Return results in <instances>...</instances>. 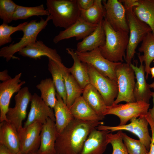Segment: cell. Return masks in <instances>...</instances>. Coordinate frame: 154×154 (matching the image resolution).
<instances>
[{"instance_id": "cell-1", "label": "cell", "mask_w": 154, "mask_h": 154, "mask_svg": "<svg viewBox=\"0 0 154 154\" xmlns=\"http://www.w3.org/2000/svg\"><path fill=\"white\" fill-rule=\"evenodd\" d=\"M101 121H85L74 118L63 130L57 134L55 143L56 154H79L91 132Z\"/></svg>"}, {"instance_id": "cell-2", "label": "cell", "mask_w": 154, "mask_h": 154, "mask_svg": "<svg viewBox=\"0 0 154 154\" xmlns=\"http://www.w3.org/2000/svg\"><path fill=\"white\" fill-rule=\"evenodd\" d=\"M103 23L106 41L104 44L100 47L102 55L110 61L122 62L125 57L129 33L122 30L115 31L104 19Z\"/></svg>"}, {"instance_id": "cell-3", "label": "cell", "mask_w": 154, "mask_h": 154, "mask_svg": "<svg viewBox=\"0 0 154 154\" xmlns=\"http://www.w3.org/2000/svg\"><path fill=\"white\" fill-rule=\"evenodd\" d=\"M46 5L56 27L66 29L80 18L81 10L76 0H47Z\"/></svg>"}, {"instance_id": "cell-4", "label": "cell", "mask_w": 154, "mask_h": 154, "mask_svg": "<svg viewBox=\"0 0 154 154\" xmlns=\"http://www.w3.org/2000/svg\"><path fill=\"white\" fill-rule=\"evenodd\" d=\"M52 19L51 16L49 15L45 19L41 18L39 21L33 20L29 22L23 29V35L20 41L1 48L0 56L5 58L7 62L11 58L17 59V57L14 56V54L30 44L36 42L39 33L45 28L48 21Z\"/></svg>"}, {"instance_id": "cell-5", "label": "cell", "mask_w": 154, "mask_h": 154, "mask_svg": "<svg viewBox=\"0 0 154 154\" xmlns=\"http://www.w3.org/2000/svg\"><path fill=\"white\" fill-rule=\"evenodd\" d=\"M133 8L126 9V15L129 29L128 43L126 50L125 60L126 63L130 64L136 52L138 44L146 35L152 32L150 27L139 19L133 11Z\"/></svg>"}, {"instance_id": "cell-6", "label": "cell", "mask_w": 154, "mask_h": 154, "mask_svg": "<svg viewBox=\"0 0 154 154\" xmlns=\"http://www.w3.org/2000/svg\"><path fill=\"white\" fill-rule=\"evenodd\" d=\"M115 73L118 92L113 104H117L122 101L126 102H136L133 94L135 77L130 64L121 62L116 66Z\"/></svg>"}, {"instance_id": "cell-7", "label": "cell", "mask_w": 154, "mask_h": 154, "mask_svg": "<svg viewBox=\"0 0 154 154\" xmlns=\"http://www.w3.org/2000/svg\"><path fill=\"white\" fill-rule=\"evenodd\" d=\"M149 105V103L142 101L112 104L107 106L103 114L105 116L110 114L116 116L120 119L119 125H123L133 118L145 117L148 112Z\"/></svg>"}, {"instance_id": "cell-8", "label": "cell", "mask_w": 154, "mask_h": 154, "mask_svg": "<svg viewBox=\"0 0 154 154\" xmlns=\"http://www.w3.org/2000/svg\"><path fill=\"white\" fill-rule=\"evenodd\" d=\"M75 51L82 62L91 65L99 73L117 83L115 69L121 62H112L105 58L102 55L100 47L85 52Z\"/></svg>"}, {"instance_id": "cell-9", "label": "cell", "mask_w": 154, "mask_h": 154, "mask_svg": "<svg viewBox=\"0 0 154 154\" xmlns=\"http://www.w3.org/2000/svg\"><path fill=\"white\" fill-rule=\"evenodd\" d=\"M87 64L90 83L98 90L107 106L112 105L118 94L117 83L99 73L91 65Z\"/></svg>"}, {"instance_id": "cell-10", "label": "cell", "mask_w": 154, "mask_h": 154, "mask_svg": "<svg viewBox=\"0 0 154 154\" xmlns=\"http://www.w3.org/2000/svg\"><path fill=\"white\" fill-rule=\"evenodd\" d=\"M130 123L123 125L109 126L100 125L96 129L99 130H108L110 132L125 130L136 135L149 151L150 147L151 137L149 135L148 122L145 117L133 118L130 120Z\"/></svg>"}, {"instance_id": "cell-11", "label": "cell", "mask_w": 154, "mask_h": 154, "mask_svg": "<svg viewBox=\"0 0 154 154\" xmlns=\"http://www.w3.org/2000/svg\"><path fill=\"white\" fill-rule=\"evenodd\" d=\"M32 96L28 87H23L15 96L14 107L9 108L6 114L7 121L17 130L23 127L22 122L26 117L27 107Z\"/></svg>"}, {"instance_id": "cell-12", "label": "cell", "mask_w": 154, "mask_h": 154, "mask_svg": "<svg viewBox=\"0 0 154 154\" xmlns=\"http://www.w3.org/2000/svg\"><path fill=\"white\" fill-rule=\"evenodd\" d=\"M42 125L41 123L35 122L17 130L20 140V154H37L40 145Z\"/></svg>"}, {"instance_id": "cell-13", "label": "cell", "mask_w": 154, "mask_h": 154, "mask_svg": "<svg viewBox=\"0 0 154 154\" xmlns=\"http://www.w3.org/2000/svg\"><path fill=\"white\" fill-rule=\"evenodd\" d=\"M105 19L115 31L122 30L129 33L126 9L119 0L102 1Z\"/></svg>"}, {"instance_id": "cell-14", "label": "cell", "mask_w": 154, "mask_h": 154, "mask_svg": "<svg viewBox=\"0 0 154 154\" xmlns=\"http://www.w3.org/2000/svg\"><path fill=\"white\" fill-rule=\"evenodd\" d=\"M22 73L16 75L13 78L0 84V122L7 121L6 114L9 109L11 98L17 93L25 83L20 79Z\"/></svg>"}, {"instance_id": "cell-15", "label": "cell", "mask_w": 154, "mask_h": 154, "mask_svg": "<svg viewBox=\"0 0 154 154\" xmlns=\"http://www.w3.org/2000/svg\"><path fill=\"white\" fill-rule=\"evenodd\" d=\"M31 102L30 111L23 127H27L35 122L43 124L48 118L55 122L54 112L52 108L47 105L37 94L33 95Z\"/></svg>"}, {"instance_id": "cell-16", "label": "cell", "mask_w": 154, "mask_h": 154, "mask_svg": "<svg viewBox=\"0 0 154 154\" xmlns=\"http://www.w3.org/2000/svg\"><path fill=\"white\" fill-rule=\"evenodd\" d=\"M97 25H93L86 21L80 17L72 25L60 31L53 39L56 44L64 39L75 37L77 40L84 39L91 34L96 29Z\"/></svg>"}, {"instance_id": "cell-17", "label": "cell", "mask_w": 154, "mask_h": 154, "mask_svg": "<svg viewBox=\"0 0 154 154\" xmlns=\"http://www.w3.org/2000/svg\"><path fill=\"white\" fill-rule=\"evenodd\" d=\"M108 130L94 129L85 141L79 154H103L108 144L107 135Z\"/></svg>"}, {"instance_id": "cell-18", "label": "cell", "mask_w": 154, "mask_h": 154, "mask_svg": "<svg viewBox=\"0 0 154 154\" xmlns=\"http://www.w3.org/2000/svg\"><path fill=\"white\" fill-rule=\"evenodd\" d=\"M18 54L23 56L35 59L46 56L56 62L62 63L61 57L56 49L48 47L40 40H37L29 44L20 50Z\"/></svg>"}, {"instance_id": "cell-19", "label": "cell", "mask_w": 154, "mask_h": 154, "mask_svg": "<svg viewBox=\"0 0 154 154\" xmlns=\"http://www.w3.org/2000/svg\"><path fill=\"white\" fill-rule=\"evenodd\" d=\"M57 134L55 122L48 118L43 124L40 145L37 154H56L55 145Z\"/></svg>"}, {"instance_id": "cell-20", "label": "cell", "mask_w": 154, "mask_h": 154, "mask_svg": "<svg viewBox=\"0 0 154 154\" xmlns=\"http://www.w3.org/2000/svg\"><path fill=\"white\" fill-rule=\"evenodd\" d=\"M140 65L138 67L137 63L136 65L130 64L133 69L136 82L135 83L134 90V96L136 101H142L149 103L150 99L152 97V92L150 90L149 84L146 80L145 76V66L143 62L139 61Z\"/></svg>"}, {"instance_id": "cell-21", "label": "cell", "mask_w": 154, "mask_h": 154, "mask_svg": "<svg viewBox=\"0 0 154 154\" xmlns=\"http://www.w3.org/2000/svg\"><path fill=\"white\" fill-rule=\"evenodd\" d=\"M0 144L5 146L11 154H20V143L16 127L7 121L0 123Z\"/></svg>"}, {"instance_id": "cell-22", "label": "cell", "mask_w": 154, "mask_h": 154, "mask_svg": "<svg viewBox=\"0 0 154 154\" xmlns=\"http://www.w3.org/2000/svg\"><path fill=\"white\" fill-rule=\"evenodd\" d=\"M103 20L98 24L95 29L91 34L77 43V51L80 52L90 51L104 44L106 34Z\"/></svg>"}, {"instance_id": "cell-23", "label": "cell", "mask_w": 154, "mask_h": 154, "mask_svg": "<svg viewBox=\"0 0 154 154\" xmlns=\"http://www.w3.org/2000/svg\"><path fill=\"white\" fill-rule=\"evenodd\" d=\"M66 50L74 61L73 66L70 68H67L68 70L80 87L84 89L90 84L87 64L80 60L73 49L67 48Z\"/></svg>"}, {"instance_id": "cell-24", "label": "cell", "mask_w": 154, "mask_h": 154, "mask_svg": "<svg viewBox=\"0 0 154 154\" xmlns=\"http://www.w3.org/2000/svg\"><path fill=\"white\" fill-rule=\"evenodd\" d=\"M74 118L85 121H101L104 118L98 115L82 96L76 98L69 108Z\"/></svg>"}, {"instance_id": "cell-25", "label": "cell", "mask_w": 154, "mask_h": 154, "mask_svg": "<svg viewBox=\"0 0 154 154\" xmlns=\"http://www.w3.org/2000/svg\"><path fill=\"white\" fill-rule=\"evenodd\" d=\"M63 76L66 93V104L69 108L76 99L81 96L83 89L79 86L63 63H58Z\"/></svg>"}, {"instance_id": "cell-26", "label": "cell", "mask_w": 154, "mask_h": 154, "mask_svg": "<svg viewBox=\"0 0 154 154\" xmlns=\"http://www.w3.org/2000/svg\"><path fill=\"white\" fill-rule=\"evenodd\" d=\"M57 100L54 108L55 125L58 133H61L74 118L62 98L56 92Z\"/></svg>"}, {"instance_id": "cell-27", "label": "cell", "mask_w": 154, "mask_h": 154, "mask_svg": "<svg viewBox=\"0 0 154 154\" xmlns=\"http://www.w3.org/2000/svg\"><path fill=\"white\" fill-rule=\"evenodd\" d=\"M83 98L89 106L99 116L105 118L103 113L107 106L96 88L89 84L83 89Z\"/></svg>"}, {"instance_id": "cell-28", "label": "cell", "mask_w": 154, "mask_h": 154, "mask_svg": "<svg viewBox=\"0 0 154 154\" xmlns=\"http://www.w3.org/2000/svg\"><path fill=\"white\" fill-rule=\"evenodd\" d=\"M138 50L143 53L142 55L138 54V57L139 61L145 62V78L147 79L150 74V64L154 60V36L152 32L149 33L144 37Z\"/></svg>"}, {"instance_id": "cell-29", "label": "cell", "mask_w": 154, "mask_h": 154, "mask_svg": "<svg viewBox=\"0 0 154 154\" xmlns=\"http://www.w3.org/2000/svg\"><path fill=\"white\" fill-rule=\"evenodd\" d=\"M133 9L137 18L150 27L154 36V0H139Z\"/></svg>"}, {"instance_id": "cell-30", "label": "cell", "mask_w": 154, "mask_h": 154, "mask_svg": "<svg viewBox=\"0 0 154 154\" xmlns=\"http://www.w3.org/2000/svg\"><path fill=\"white\" fill-rule=\"evenodd\" d=\"M48 59V70L52 75L56 92L66 104V93L63 76L58 62Z\"/></svg>"}, {"instance_id": "cell-31", "label": "cell", "mask_w": 154, "mask_h": 154, "mask_svg": "<svg viewBox=\"0 0 154 154\" xmlns=\"http://www.w3.org/2000/svg\"><path fill=\"white\" fill-rule=\"evenodd\" d=\"M80 10V17L92 24L98 25L105 17L104 8L101 0H94L93 5L90 8Z\"/></svg>"}, {"instance_id": "cell-32", "label": "cell", "mask_w": 154, "mask_h": 154, "mask_svg": "<svg viewBox=\"0 0 154 154\" xmlns=\"http://www.w3.org/2000/svg\"><path fill=\"white\" fill-rule=\"evenodd\" d=\"M36 87L40 91V97L44 102L50 108H54L57 99L56 88L52 79L47 78L42 80Z\"/></svg>"}, {"instance_id": "cell-33", "label": "cell", "mask_w": 154, "mask_h": 154, "mask_svg": "<svg viewBox=\"0 0 154 154\" xmlns=\"http://www.w3.org/2000/svg\"><path fill=\"white\" fill-rule=\"evenodd\" d=\"M50 15L48 11L45 9L43 5L34 7H26L18 5L13 16V20L25 19L33 16Z\"/></svg>"}, {"instance_id": "cell-34", "label": "cell", "mask_w": 154, "mask_h": 154, "mask_svg": "<svg viewBox=\"0 0 154 154\" xmlns=\"http://www.w3.org/2000/svg\"><path fill=\"white\" fill-rule=\"evenodd\" d=\"M123 141L129 154H148V151L139 140H136L121 132Z\"/></svg>"}, {"instance_id": "cell-35", "label": "cell", "mask_w": 154, "mask_h": 154, "mask_svg": "<svg viewBox=\"0 0 154 154\" xmlns=\"http://www.w3.org/2000/svg\"><path fill=\"white\" fill-rule=\"evenodd\" d=\"M28 22H24L15 27L3 23L0 25V46L11 42L12 40L11 35L17 31H22L25 26Z\"/></svg>"}, {"instance_id": "cell-36", "label": "cell", "mask_w": 154, "mask_h": 154, "mask_svg": "<svg viewBox=\"0 0 154 154\" xmlns=\"http://www.w3.org/2000/svg\"><path fill=\"white\" fill-rule=\"evenodd\" d=\"M18 5L11 0H0V18L3 23L8 24L13 20Z\"/></svg>"}, {"instance_id": "cell-37", "label": "cell", "mask_w": 154, "mask_h": 154, "mask_svg": "<svg viewBox=\"0 0 154 154\" xmlns=\"http://www.w3.org/2000/svg\"><path fill=\"white\" fill-rule=\"evenodd\" d=\"M122 131H118L115 134L109 133L107 135V141L110 143L113 148L111 154H128L121 137Z\"/></svg>"}, {"instance_id": "cell-38", "label": "cell", "mask_w": 154, "mask_h": 154, "mask_svg": "<svg viewBox=\"0 0 154 154\" xmlns=\"http://www.w3.org/2000/svg\"><path fill=\"white\" fill-rule=\"evenodd\" d=\"M145 117L147 120L150 127L152 133L150 147L148 154H154V122L152 119L148 112L145 116Z\"/></svg>"}, {"instance_id": "cell-39", "label": "cell", "mask_w": 154, "mask_h": 154, "mask_svg": "<svg viewBox=\"0 0 154 154\" xmlns=\"http://www.w3.org/2000/svg\"><path fill=\"white\" fill-rule=\"evenodd\" d=\"M80 10L88 9L93 5L94 0H76Z\"/></svg>"}, {"instance_id": "cell-40", "label": "cell", "mask_w": 154, "mask_h": 154, "mask_svg": "<svg viewBox=\"0 0 154 154\" xmlns=\"http://www.w3.org/2000/svg\"><path fill=\"white\" fill-rule=\"evenodd\" d=\"M124 6L125 9L133 8L137 6L138 4L139 0H120Z\"/></svg>"}, {"instance_id": "cell-41", "label": "cell", "mask_w": 154, "mask_h": 154, "mask_svg": "<svg viewBox=\"0 0 154 154\" xmlns=\"http://www.w3.org/2000/svg\"><path fill=\"white\" fill-rule=\"evenodd\" d=\"M12 78L8 74V70H5L0 72V80L3 82H4Z\"/></svg>"}, {"instance_id": "cell-42", "label": "cell", "mask_w": 154, "mask_h": 154, "mask_svg": "<svg viewBox=\"0 0 154 154\" xmlns=\"http://www.w3.org/2000/svg\"><path fill=\"white\" fill-rule=\"evenodd\" d=\"M0 154H11L8 149L4 145L0 144Z\"/></svg>"}, {"instance_id": "cell-43", "label": "cell", "mask_w": 154, "mask_h": 154, "mask_svg": "<svg viewBox=\"0 0 154 154\" xmlns=\"http://www.w3.org/2000/svg\"><path fill=\"white\" fill-rule=\"evenodd\" d=\"M151 95L153 98V106L152 108L149 110L148 112L149 114L152 119L154 122V92H152Z\"/></svg>"}, {"instance_id": "cell-44", "label": "cell", "mask_w": 154, "mask_h": 154, "mask_svg": "<svg viewBox=\"0 0 154 154\" xmlns=\"http://www.w3.org/2000/svg\"><path fill=\"white\" fill-rule=\"evenodd\" d=\"M150 71L151 75V78H154V67L150 68Z\"/></svg>"}, {"instance_id": "cell-45", "label": "cell", "mask_w": 154, "mask_h": 154, "mask_svg": "<svg viewBox=\"0 0 154 154\" xmlns=\"http://www.w3.org/2000/svg\"><path fill=\"white\" fill-rule=\"evenodd\" d=\"M149 86L150 88H152L154 90V80L152 83L149 84Z\"/></svg>"}, {"instance_id": "cell-46", "label": "cell", "mask_w": 154, "mask_h": 154, "mask_svg": "<svg viewBox=\"0 0 154 154\" xmlns=\"http://www.w3.org/2000/svg\"><path fill=\"white\" fill-rule=\"evenodd\" d=\"M153 62H154V60H153Z\"/></svg>"}, {"instance_id": "cell-47", "label": "cell", "mask_w": 154, "mask_h": 154, "mask_svg": "<svg viewBox=\"0 0 154 154\" xmlns=\"http://www.w3.org/2000/svg\"><path fill=\"white\" fill-rule=\"evenodd\" d=\"M35 154V153H34V154Z\"/></svg>"}, {"instance_id": "cell-48", "label": "cell", "mask_w": 154, "mask_h": 154, "mask_svg": "<svg viewBox=\"0 0 154 154\" xmlns=\"http://www.w3.org/2000/svg\"><path fill=\"white\" fill-rule=\"evenodd\" d=\"M128 154H129L128 153Z\"/></svg>"}]
</instances>
